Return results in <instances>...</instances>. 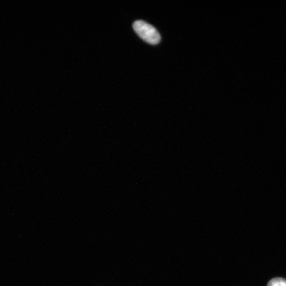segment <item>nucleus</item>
<instances>
[{
    "mask_svg": "<svg viewBox=\"0 0 286 286\" xmlns=\"http://www.w3.org/2000/svg\"><path fill=\"white\" fill-rule=\"evenodd\" d=\"M133 27L136 33L143 40L149 44H157L161 41V36L157 29L144 21H135Z\"/></svg>",
    "mask_w": 286,
    "mask_h": 286,
    "instance_id": "f257e3e1",
    "label": "nucleus"
},
{
    "mask_svg": "<svg viewBox=\"0 0 286 286\" xmlns=\"http://www.w3.org/2000/svg\"><path fill=\"white\" fill-rule=\"evenodd\" d=\"M267 286H286V279L281 277L272 278L269 282Z\"/></svg>",
    "mask_w": 286,
    "mask_h": 286,
    "instance_id": "f03ea898",
    "label": "nucleus"
}]
</instances>
